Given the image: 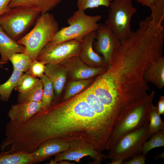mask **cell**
Returning a JSON list of instances; mask_svg holds the SVG:
<instances>
[{"label": "cell", "instance_id": "31", "mask_svg": "<svg viewBox=\"0 0 164 164\" xmlns=\"http://www.w3.org/2000/svg\"><path fill=\"white\" fill-rule=\"evenodd\" d=\"M146 155L141 153L128 161H124L122 164H145L147 159Z\"/></svg>", "mask_w": 164, "mask_h": 164}, {"label": "cell", "instance_id": "7", "mask_svg": "<svg viewBox=\"0 0 164 164\" xmlns=\"http://www.w3.org/2000/svg\"><path fill=\"white\" fill-rule=\"evenodd\" d=\"M40 14L38 11L22 7H8L0 16V26L15 40L32 24Z\"/></svg>", "mask_w": 164, "mask_h": 164}, {"label": "cell", "instance_id": "16", "mask_svg": "<svg viewBox=\"0 0 164 164\" xmlns=\"http://www.w3.org/2000/svg\"><path fill=\"white\" fill-rule=\"evenodd\" d=\"M44 73L51 80L57 97L61 93L67 80V75L66 69L61 64H47Z\"/></svg>", "mask_w": 164, "mask_h": 164}, {"label": "cell", "instance_id": "33", "mask_svg": "<svg viewBox=\"0 0 164 164\" xmlns=\"http://www.w3.org/2000/svg\"><path fill=\"white\" fill-rule=\"evenodd\" d=\"M158 110L159 114L164 115V97L161 96L158 103Z\"/></svg>", "mask_w": 164, "mask_h": 164}, {"label": "cell", "instance_id": "32", "mask_svg": "<svg viewBox=\"0 0 164 164\" xmlns=\"http://www.w3.org/2000/svg\"><path fill=\"white\" fill-rule=\"evenodd\" d=\"M11 0H0V16L8 8Z\"/></svg>", "mask_w": 164, "mask_h": 164}, {"label": "cell", "instance_id": "35", "mask_svg": "<svg viewBox=\"0 0 164 164\" xmlns=\"http://www.w3.org/2000/svg\"><path fill=\"white\" fill-rule=\"evenodd\" d=\"M111 162L108 164H122L124 160L122 159L118 158L111 161Z\"/></svg>", "mask_w": 164, "mask_h": 164}, {"label": "cell", "instance_id": "18", "mask_svg": "<svg viewBox=\"0 0 164 164\" xmlns=\"http://www.w3.org/2000/svg\"><path fill=\"white\" fill-rule=\"evenodd\" d=\"M63 0H11L8 7H25L36 10L41 14L48 12Z\"/></svg>", "mask_w": 164, "mask_h": 164}, {"label": "cell", "instance_id": "26", "mask_svg": "<svg viewBox=\"0 0 164 164\" xmlns=\"http://www.w3.org/2000/svg\"><path fill=\"white\" fill-rule=\"evenodd\" d=\"M164 146V130L154 133L144 144L141 153L146 155L152 149Z\"/></svg>", "mask_w": 164, "mask_h": 164}, {"label": "cell", "instance_id": "37", "mask_svg": "<svg viewBox=\"0 0 164 164\" xmlns=\"http://www.w3.org/2000/svg\"><path fill=\"white\" fill-rule=\"evenodd\" d=\"M57 164H72L73 163H71L68 160H63L59 162Z\"/></svg>", "mask_w": 164, "mask_h": 164}, {"label": "cell", "instance_id": "8", "mask_svg": "<svg viewBox=\"0 0 164 164\" xmlns=\"http://www.w3.org/2000/svg\"><path fill=\"white\" fill-rule=\"evenodd\" d=\"M81 41L72 40L55 44L48 43L39 53L36 59L46 64H61L78 55Z\"/></svg>", "mask_w": 164, "mask_h": 164}, {"label": "cell", "instance_id": "17", "mask_svg": "<svg viewBox=\"0 0 164 164\" xmlns=\"http://www.w3.org/2000/svg\"><path fill=\"white\" fill-rule=\"evenodd\" d=\"M25 47L10 38L0 26V61L7 63L11 56L15 53H24Z\"/></svg>", "mask_w": 164, "mask_h": 164}, {"label": "cell", "instance_id": "34", "mask_svg": "<svg viewBox=\"0 0 164 164\" xmlns=\"http://www.w3.org/2000/svg\"><path fill=\"white\" fill-rule=\"evenodd\" d=\"M142 5L149 8L159 0H136Z\"/></svg>", "mask_w": 164, "mask_h": 164}, {"label": "cell", "instance_id": "24", "mask_svg": "<svg viewBox=\"0 0 164 164\" xmlns=\"http://www.w3.org/2000/svg\"><path fill=\"white\" fill-rule=\"evenodd\" d=\"M91 81V78H89L70 81L67 87L63 100H67L79 93L87 86Z\"/></svg>", "mask_w": 164, "mask_h": 164}, {"label": "cell", "instance_id": "2", "mask_svg": "<svg viewBox=\"0 0 164 164\" xmlns=\"http://www.w3.org/2000/svg\"><path fill=\"white\" fill-rule=\"evenodd\" d=\"M153 95L145 96L122 111L114 125L106 150L112 149L123 136L149 122Z\"/></svg>", "mask_w": 164, "mask_h": 164}, {"label": "cell", "instance_id": "13", "mask_svg": "<svg viewBox=\"0 0 164 164\" xmlns=\"http://www.w3.org/2000/svg\"><path fill=\"white\" fill-rule=\"evenodd\" d=\"M81 93L97 116L112 131L119 116L104 104L89 87Z\"/></svg>", "mask_w": 164, "mask_h": 164}, {"label": "cell", "instance_id": "19", "mask_svg": "<svg viewBox=\"0 0 164 164\" xmlns=\"http://www.w3.org/2000/svg\"><path fill=\"white\" fill-rule=\"evenodd\" d=\"M148 80L161 88L164 85V59L162 57L152 62L146 71Z\"/></svg>", "mask_w": 164, "mask_h": 164}, {"label": "cell", "instance_id": "5", "mask_svg": "<svg viewBox=\"0 0 164 164\" xmlns=\"http://www.w3.org/2000/svg\"><path fill=\"white\" fill-rule=\"evenodd\" d=\"M109 8L105 24L121 42L127 39L132 32L131 29L132 18L137 12L133 5L132 0H113Z\"/></svg>", "mask_w": 164, "mask_h": 164}, {"label": "cell", "instance_id": "12", "mask_svg": "<svg viewBox=\"0 0 164 164\" xmlns=\"http://www.w3.org/2000/svg\"><path fill=\"white\" fill-rule=\"evenodd\" d=\"M70 142L59 138H52L42 142L37 149L30 153L33 164L39 163L47 159L51 156L67 150Z\"/></svg>", "mask_w": 164, "mask_h": 164}, {"label": "cell", "instance_id": "10", "mask_svg": "<svg viewBox=\"0 0 164 164\" xmlns=\"http://www.w3.org/2000/svg\"><path fill=\"white\" fill-rule=\"evenodd\" d=\"M95 39L93 47L94 51L100 54L105 63H109L115 50L120 46L121 42L105 24H100L96 31Z\"/></svg>", "mask_w": 164, "mask_h": 164}, {"label": "cell", "instance_id": "15", "mask_svg": "<svg viewBox=\"0 0 164 164\" xmlns=\"http://www.w3.org/2000/svg\"><path fill=\"white\" fill-rule=\"evenodd\" d=\"M45 108V104L42 101L17 103L11 106L7 115L10 121L24 122Z\"/></svg>", "mask_w": 164, "mask_h": 164}, {"label": "cell", "instance_id": "29", "mask_svg": "<svg viewBox=\"0 0 164 164\" xmlns=\"http://www.w3.org/2000/svg\"><path fill=\"white\" fill-rule=\"evenodd\" d=\"M113 0H77L78 9L85 11L88 9L98 8L100 6L109 7Z\"/></svg>", "mask_w": 164, "mask_h": 164}, {"label": "cell", "instance_id": "1", "mask_svg": "<svg viewBox=\"0 0 164 164\" xmlns=\"http://www.w3.org/2000/svg\"><path fill=\"white\" fill-rule=\"evenodd\" d=\"M15 131L24 151L31 153L43 141L59 138L68 142L80 140L102 152L111 130L97 116L81 93L42 108L24 122H16Z\"/></svg>", "mask_w": 164, "mask_h": 164}, {"label": "cell", "instance_id": "28", "mask_svg": "<svg viewBox=\"0 0 164 164\" xmlns=\"http://www.w3.org/2000/svg\"><path fill=\"white\" fill-rule=\"evenodd\" d=\"M39 79L28 72L23 73L14 88L19 93L25 92L33 87Z\"/></svg>", "mask_w": 164, "mask_h": 164}, {"label": "cell", "instance_id": "23", "mask_svg": "<svg viewBox=\"0 0 164 164\" xmlns=\"http://www.w3.org/2000/svg\"><path fill=\"white\" fill-rule=\"evenodd\" d=\"M9 61L12 63L14 70L23 73L27 72L32 61L30 57L24 53L13 54Z\"/></svg>", "mask_w": 164, "mask_h": 164}, {"label": "cell", "instance_id": "22", "mask_svg": "<svg viewBox=\"0 0 164 164\" xmlns=\"http://www.w3.org/2000/svg\"><path fill=\"white\" fill-rule=\"evenodd\" d=\"M23 72L14 70L8 80L0 85V100L7 102Z\"/></svg>", "mask_w": 164, "mask_h": 164}, {"label": "cell", "instance_id": "3", "mask_svg": "<svg viewBox=\"0 0 164 164\" xmlns=\"http://www.w3.org/2000/svg\"><path fill=\"white\" fill-rule=\"evenodd\" d=\"M59 30L58 24L52 14H41L34 28L17 42L25 47L24 53L33 61Z\"/></svg>", "mask_w": 164, "mask_h": 164}, {"label": "cell", "instance_id": "4", "mask_svg": "<svg viewBox=\"0 0 164 164\" xmlns=\"http://www.w3.org/2000/svg\"><path fill=\"white\" fill-rule=\"evenodd\" d=\"M101 19V15H89L84 11L77 9L67 19L69 26L59 30L48 43L55 44L72 40L81 41L86 35L97 29Z\"/></svg>", "mask_w": 164, "mask_h": 164}, {"label": "cell", "instance_id": "9", "mask_svg": "<svg viewBox=\"0 0 164 164\" xmlns=\"http://www.w3.org/2000/svg\"><path fill=\"white\" fill-rule=\"evenodd\" d=\"M70 146L66 150L54 155L49 164H56L63 160L74 161L80 162V159L89 156L92 162L89 164H100L104 159L105 155L97 151L90 143L86 141L76 140L70 142Z\"/></svg>", "mask_w": 164, "mask_h": 164}, {"label": "cell", "instance_id": "11", "mask_svg": "<svg viewBox=\"0 0 164 164\" xmlns=\"http://www.w3.org/2000/svg\"><path fill=\"white\" fill-rule=\"evenodd\" d=\"M65 67L67 75L72 80L91 78L105 71L102 67H94L84 63L78 55L73 57L61 63Z\"/></svg>", "mask_w": 164, "mask_h": 164}, {"label": "cell", "instance_id": "27", "mask_svg": "<svg viewBox=\"0 0 164 164\" xmlns=\"http://www.w3.org/2000/svg\"><path fill=\"white\" fill-rule=\"evenodd\" d=\"M159 114L157 107L152 104L149 115V126L150 130L153 134L164 130V122Z\"/></svg>", "mask_w": 164, "mask_h": 164}, {"label": "cell", "instance_id": "25", "mask_svg": "<svg viewBox=\"0 0 164 164\" xmlns=\"http://www.w3.org/2000/svg\"><path fill=\"white\" fill-rule=\"evenodd\" d=\"M43 87V92L42 101L44 103L45 108L50 106L54 98L53 87L51 80L44 74L40 78Z\"/></svg>", "mask_w": 164, "mask_h": 164}, {"label": "cell", "instance_id": "21", "mask_svg": "<svg viewBox=\"0 0 164 164\" xmlns=\"http://www.w3.org/2000/svg\"><path fill=\"white\" fill-rule=\"evenodd\" d=\"M43 92V85L39 79L34 85L28 90L19 93L17 103L42 101Z\"/></svg>", "mask_w": 164, "mask_h": 164}, {"label": "cell", "instance_id": "14", "mask_svg": "<svg viewBox=\"0 0 164 164\" xmlns=\"http://www.w3.org/2000/svg\"><path fill=\"white\" fill-rule=\"evenodd\" d=\"M96 31L91 32L81 41L78 56L80 59L89 66L94 67H102L105 63L103 57L96 53L93 47Z\"/></svg>", "mask_w": 164, "mask_h": 164}, {"label": "cell", "instance_id": "36", "mask_svg": "<svg viewBox=\"0 0 164 164\" xmlns=\"http://www.w3.org/2000/svg\"><path fill=\"white\" fill-rule=\"evenodd\" d=\"M164 152H162L160 153L157 154L154 156V158L155 159H157L159 158H164Z\"/></svg>", "mask_w": 164, "mask_h": 164}, {"label": "cell", "instance_id": "6", "mask_svg": "<svg viewBox=\"0 0 164 164\" xmlns=\"http://www.w3.org/2000/svg\"><path fill=\"white\" fill-rule=\"evenodd\" d=\"M149 123L121 137L109 150L104 159L112 161L120 158L125 161L141 153L144 144L153 135L150 130Z\"/></svg>", "mask_w": 164, "mask_h": 164}, {"label": "cell", "instance_id": "38", "mask_svg": "<svg viewBox=\"0 0 164 164\" xmlns=\"http://www.w3.org/2000/svg\"><path fill=\"white\" fill-rule=\"evenodd\" d=\"M4 64V63L0 61V64Z\"/></svg>", "mask_w": 164, "mask_h": 164}, {"label": "cell", "instance_id": "30", "mask_svg": "<svg viewBox=\"0 0 164 164\" xmlns=\"http://www.w3.org/2000/svg\"><path fill=\"white\" fill-rule=\"evenodd\" d=\"M46 64L36 59L33 60L27 72L36 77L40 78L44 75Z\"/></svg>", "mask_w": 164, "mask_h": 164}, {"label": "cell", "instance_id": "20", "mask_svg": "<svg viewBox=\"0 0 164 164\" xmlns=\"http://www.w3.org/2000/svg\"><path fill=\"white\" fill-rule=\"evenodd\" d=\"M33 159L30 153L19 151L8 153L0 152V164H32Z\"/></svg>", "mask_w": 164, "mask_h": 164}]
</instances>
